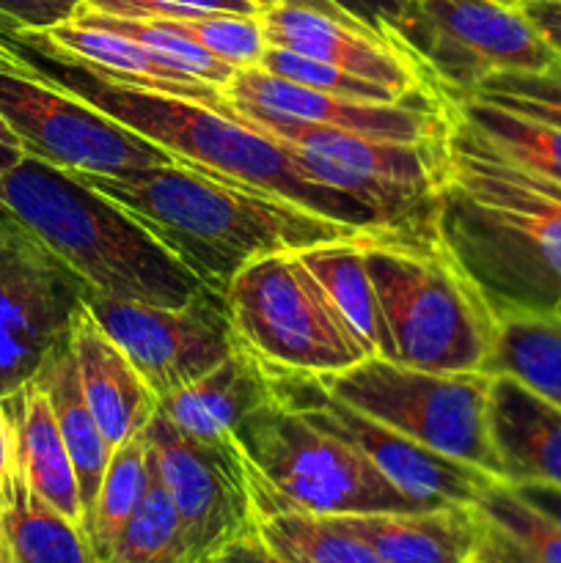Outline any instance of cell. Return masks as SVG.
Masks as SVG:
<instances>
[{"instance_id": "cell-1", "label": "cell", "mask_w": 561, "mask_h": 563, "mask_svg": "<svg viewBox=\"0 0 561 563\" xmlns=\"http://www.w3.org/2000/svg\"><path fill=\"white\" fill-rule=\"evenodd\" d=\"M435 231L493 317H561V187L512 163L454 108Z\"/></svg>"}, {"instance_id": "cell-2", "label": "cell", "mask_w": 561, "mask_h": 563, "mask_svg": "<svg viewBox=\"0 0 561 563\" xmlns=\"http://www.w3.org/2000/svg\"><path fill=\"white\" fill-rule=\"evenodd\" d=\"M0 60L75 93L127 130L165 148L179 163L275 192L297 207L361 231H388L361 201L314 181L278 143L248 126L223 104L212 108L176 93L121 82L86 60L61 53L42 31H28L9 20H0Z\"/></svg>"}, {"instance_id": "cell-3", "label": "cell", "mask_w": 561, "mask_h": 563, "mask_svg": "<svg viewBox=\"0 0 561 563\" xmlns=\"http://www.w3.org/2000/svg\"><path fill=\"white\" fill-rule=\"evenodd\" d=\"M75 176L132 214L220 295L242 267L262 256L377 234L179 159L124 176Z\"/></svg>"}, {"instance_id": "cell-4", "label": "cell", "mask_w": 561, "mask_h": 563, "mask_svg": "<svg viewBox=\"0 0 561 563\" xmlns=\"http://www.w3.org/2000/svg\"><path fill=\"white\" fill-rule=\"evenodd\" d=\"M0 209L42 242L91 295L185 306L201 280L132 214L80 176L22 154L0 176Z\"/></svg>"}, {"instance_id": "cell-5", "label": "cell", "mask_w": 561, "mask_h": 563, "mask_svg": "<svg viewBox=\"0 0 561 563\" xmlns=\"http://www.w3.org/2000/svg\"><path fill=\"white\" fill-rule=\"evenodd\" d=\"M388 333V361L432 372H487L495 317L438 231L361 236Z\"/></svg>"}, {"instance_id": "cell-6", "label": "cell", "mask_w": 561, "mask_h": 563, "mask_svg": "<svg viewBox=\"0 0 561 563\" xmlns=\"http://www.w3.org/2000/svg\"><path fill=\"white\" fill-rule=\"evenodd\" d=\"M245 462L253 506L322 517L418 511L344 434L275 396L231 434Z\"/></svg>"}, {"instance_id": "cell-7", "label": "cell", "mask_w": 561, "mask_h": 563, "mask_svg": "<svg viewBox=\"0 0 561 563\" xmlns=\"http://www.w3.org/2000/svg\"><path fill=\"white\" fill-rule=\"evenodd\" d=\"M223 108L278 143L314 181L361 201L388 231H435L446 181V132L438 141L405 143L324 126L292 124L256 110ZM451 126V124H449Z\"/></svg>"}, {"instance_id": "cell-8", "label": "cell", "mask_w": 561, "mask_h": 563, "mask_svg": "<svg viewBox=\"0 0 561 563\" xmlns=\"http://www.w3.org/2000/svg\"><path fill=\"white\" fill-rule=\"evenodd\" d=\"M223 300L237 346L273 377H328L369 357L300 251L242 267Z\"/></svg>"}, {"instance_id": "cell-9", "label": "cell", "mask_w": 561, "mask_h": 563, "mask_svg": "<svg viewBox=\"0 0 561 563\" xmlns=\"http://www.w3.org/2000/svg\"><path fill=\"white\" fill-rule=\"evenodd\" d=\"M311 379L330 399L504 482L490 440V372H432L366 357L346 372Z\"/></svg>"}, {"instance_id": "cell-10", "label": "cell", "mask_w": 561, "mask_h": 563, "mask_svg": "<svg viewBox=\"0 0 561 563\" xmlns=\"http://www.w3.org/2000/svg\"><path fill=\"white\" fill-rule=\"evenodd\" d=\"M399 47L443 99H468L495 71H539L559 60L522 11L498 0H416Z\"/></svg>"}, {"instance_id": "cell-11", "label": "cell", "mask_w": 561, "mask_h": 563, "mask_svg": "<svg viewBox=\"0 0 561 563\" xmlns=\"http://www.w3.org/2000/svg\"><path fill=\"white\" fill-rule=\"evenodd\" d=\"M0 119L31 157L69 174L124 176L176 163L75 93L0 60Z\"/></svg>"}, {"instance_id": "cell-12", "label": "cell", "mask_w": 561, "mask_h": 563, "mask_svg": "<svg viewBox=\"0 0 561 563\" xmlns=\"http://www.w3.org/2000/svg\"><path fill=\"white\" fill-rule=\"evenodd\" d=\"M86 295V284L0 209V399L69 344Z\"/></svg>"}, {"instance_id": "cell-13", "label": "cell", "mask_w": 561, "mask_h": 563, "mask_svg": "<svg viewBox=\"0 0 561 563\" xmlns=\"http://www.w3.org/2000/svg\"><path fill=\"white\" fill-rule=\"evenodd\" d=\"M86 308L157 399L190 385L237 350L223 295L209 286L185 306L110 300L88 291Z\"/></svg>"}, {"instance_id": "cell-14", "label": "cell", "mask_w": 561, "mask_h": 563, "mask_svg": "<svg viewBox=\"0 0 561 563\" xmlns=\"http://www.w3.org/2000/svg\"><path fill=\"white\" fill-rule=\"evenodd\" d=\"M146 443L152 473L179 515L193 563H204L226 542L256 528V506L234 440L185 438L157 412L146 427Z\"/></svg>"}, {"instance_id": "cell-15", "label": "cell", "mask_w": 561, "mask_h": 563, "mask_svg": "<svg viewBox=\"0 0 561 563\" xmlns=\"http://www.w3.org/2000/svg\"><path fill=\"white\" fill-rule=\"evenodd\" d=\"M275 396L302 416L344 434L405 498L421 509L435 506H476L501 478L438 454L385 423L330 399L311 377H273Z\"/></svg>"}, {"instance_id": "cell-16", "label": "cell", "mask_w": 561, "mask_h": 563, "mask_svg": "<svg viewBox=\"0 0 561 563\" xmlns=\"http://www.w3.org/2000/svg\"><path fill=\"white\" fill-rule=\"evenodd\" d=\"M223 99L237 108L256 110L292 124L324 126V130L355 132L385 141L427 143L449 132L451 104L443 97H413L402 102H363L336 97L300 82L284 80L251 66L237 69L220 88Z\"/></svg>"}, {"instance_id": "cell-17", "label": "cell", "mask_w": 561, "mask_h": 563, "mask_svg": "<svg viewBox=\"0 0 561 563\" xmlns=\"http://www.w3.org/2000/svg\"><path fill=\"white\" fill-rule=\"evenodd\" d=\"M264 38L270 47H284L308 58L324 60L352 71L363 80L383 82L399 93H438L427 71L407 53L374 36L366 27L352 25L339 16L322 14L306 5H270L258 11Z\"/></svg>"}, {"instance_id": "cell-18", "label": "cell", "mask_w": 561, "mask_h": 563, "mask_svg": "<svg viewBox=\"0 0 561 563\" xmlns=\"http://www.w3.org/2000/svg\"><path fill=\"white\" fill-rule=\"evenodd\" d=\"M82 396L102 429L110 449H119L135 434L146 432L157 416L160 399L152 394L121 346L99 328L97 319L82 308L69 339Z\"/></svg>"}, {"instance_id": "cell-19", "label": "cell", "mask_w": 561, "mask_h": 563, "mask_svg": "<svg viewBox=\"0 0 561 563\" xmlns=\"http://www.w3.org/2000/svg\"><path fill=\"white\" fill-rule=\"evenodd\" d=\"M487 418L506 484L561 489V407L512 374H493Z\"/></svg>"}, {"instance_id": "cell-20", "label": "cell", "mask_w": 561, "mask_h": 563, "mask_svg": "<svg viewBox=\"0 0 561 563\" xmlns=\"http://www.w3.org/2000/svg\"><path fill=\"white\" fill-rule=\"evenodd\" d=\"M273 399V374L237 346L207 374L160 399L157 412L185 438L229 443L234 429Z\"/></svg>"}, {"instance_id": "cell-21", "label": "cell", "mask_w": 561, "mask_h": 563, "mask_svg": "<svg viewBox=\"0 0 561 563\" xmlns=\"http://www.w3.org/2000/svg\"><path fill=\"white\" fill-rule=\"evenodd\" d=\"M380 563H465L484 542L476 506L341 517Z\"/></svg>"}, {"instance_id": "cell-22", "label": "cell", "mask_w": 561, "mask_h": 563, "mask_svg": "<svg viewBox=\"0 0 561 563\" xmlns=\"http://www.w3.org/2000/svg\"><path fill=\"white\" fill-rule=\"evenodd\" d=\"M14 429V467L36 498L86 531L80 487L47 394L33 379L14 396H6Z\"/></svg>"}, {"instance_id": "cell-23", "label": "cell", "mask_w": 561, "mask_h": 563, "mask_svg": "<svg viewBox=\"0 0 561 563\" xmlns=\"http://www.w3.org/2000/svg\"><path fill=\"white\" fill-rule=\"evenodd\" d=\"M42 33L61 53L72 55L77 60H86L94 69L105 71V75L116 77L121 82L176 93V97L196 99V102L212 104V108L223 104V93H220L218 86H209V82L185 75L176 66H170L168 60L160 58L157 53L138 44L135 38L121 36V33L110 31V27L69 20Z\"/></svg>"}, {"instance_id": "cell-24", "label": "cell", "mask_w": 561, "mask_h": 563, "mask_svg": "<svg viewBox=\"0 0 561 563\" xmlns=\"http://www.w3.org/2000/svg\"><path fill=\"white\" fill-rule=\"evenodd\" d=\"M36 383L47 394L53 416L58 421L61 438H64L66 451H69L72 465H75L82 511H86L88 522L94 498H97L113 449L105 440L102 429H99L97 418H94L91 407H88L86 396H82L80 377H77V366L69 344L50 357L47 366L36 374Z\"/></svg>"}, {"instance_id": "cell-25", "label": "cell", "mask_w": 561, "mask_h": 563, "mask_svg": "<svg viewBox=\"0 0 561 563\" xmlns=\"http://www.w3.org/2000/svg\"><path fill=\"white\" fill-rule=\"evenodd\" d=\"M3 559L0 563H94L86 531L31 493L11 473L3 495Z\"/></svg>"}, {"instance_id": "cell-26", "label": "cell", "mask_w": 561, "mask_h": 563, "mask_svg": "<svg viewBox=\"0 0 561 563\" xmlns=\"http://www.w3.org/2000/svg\"><path fill=\"white\" fill-rule=\"evenodd\" d=\"M300 258L328 291L336 311L355 333L369 357H388V333H385L372 275L363 262L361 236L308 247V251H300Z\"/></svg>"}, {"instance_id": "cell-27", "label": "cell", "mask_w": 561, "mask_h": 563, "mask_svg": "<svg viewBox=\"0 0 561 563\" xmlns=\"http://www.w3.org/2000/svg\"><path fill=\"white\" fill-rule=\"evenodd\" d=\"M490 374H512L561 407V317L501 313L495 317V350Z\"/></svg>"}, {"instance_id": "cell-28", "label": "cell", "mask_w": 561, "mask_h": 563, "mask_svg": "<svg viewBox=\"0 0 561 563\" xmlns=\"http://www.w3.org/2000/svg\"><path fill=\"white\" fill-rule=\"evenodd\" d=\"M256 533L284 563H380L341 517L264 509L256 511Z\"/></svg>"}, {"instance_id": "cell-29", "label": "cell", "mask_w": 561, "mask_h": 563, "mask_svg": "<svg viewBox=\"0 0 561 563\" xmlns=\"http://www.w3.org/2000/svg\"><path fill=\"white\" fill-rule=\"evenodd\" d=\"M446 102L512 163L561 187V126L482 99H446Z\"/></svg>"}, {"instance_id": "cell-30", "label": "cell", "mask_w": 561, "mask_h": 563, "mask_svg": "<svg viewBox=\"0 0 561 563\" xmlns=\"http://www.w3.org/2000/svg\"><path fill=\"white\" fill-rule=\"evenodd\" d=\"M484 548L504 563H561V526L534 509L506 482H495L476 504Z\"/></svg>"}, {"instance_id": "cell-31", "label": "cell", "mask_w": 561, "mask_h": 563, "mask_svg": "<svg viewBox=\"0 0 561 563\" xmlns=\"http://www.w3.org/2000/svg\"><path fill=\"white\" fill-rule=\"evenodd\" d=\"M148 484H152V462H148L146 432H141L113 451L97 498H94L86 522L94 563L102 561L113 548L116 537L124 531L141 500L146 498Z\"/></svg>"}, {"instance_id": "cell-32", "label": "cell", "mask_w": 561, "mask_h": 563, "mask_svg": "<svg viewBox=\"0 0 561 563\" xmlns=\"http://www.w3.org/2000/svg\"><path fill=\"white\" fill-rule=\"evenodd\" d=\"M99 563H193L179 515L154 473L146 498Z\"/></svg>"}, {"instance_id": "cell-33", "label": "cell", "mask_w": 561, "mask_h": 563, "mask_svg": "<svg viewBox=\"0 0 561 563\" xmlns=\"http://www.w3.org/2000/svg\"><path fill=\"white\" fill-rule=\"evenodd\" d=\"M75 20L88 22V25L110 27V31L121 33V36L135 38L138 44L148 47L152 53H157L160 58L168 60L170 66H176L185 75L196 77V80L209 82V86L223 88L226 82L234 75V66L223 64V60L215 58L212 53H207L204 47H198L193 38H187L185 33L176 31L170 22L163 20H127V16H108L97 14V11L80 9L75 14Z\"/></svg>"}, {"instance_id": "cell-34", "label": "cell", "mask_w": 561, "mask_h": 563, "mask_svg": "<svg viewBox=\"0 0 561 563\" xmlns=\"http://www.w3.org/2000/svg\"><path fill=\"white\" fill-rule=\"evenodd\" d=\"M258 69L270 71L275 77H284V80L300 82V86L317 88V91L336 93V97L346 99H363V102H402V99L413 97H438V93H399L394 88L383 86V82L363 80V77L352 75V71L339 69L333 64H324V60L308 58V55L292 53L284 47H270L264 49L262 60H258Z\"/></svg>"}, {"instance_id": "cell-35", "label": "cell", "mask_w": 561, "mask_h": 563, "mask_svg": "<svg viewBox=\"0 0 561 563\" xmlns=\"http://www.w3.org/2000/svg\"><path fill=\"white\" fill-rule=\"evenodd\" d=\"M170 22L179 33L212 53L234 69L258 66L267 38H264L258 14H207L196 20H163Z\"/></svg>"}, {"instance_id": "cell-36", "label": "cell", "mask_w": 561, "mask_h": 563, "mask_svg": "<svg viewBox=\"0 0 561 563\" xmlns=\"http://www.w3.org/2000/svg\"><path fill=\"white\" fill-rule=\"evenodd\" d=\"M468 99H482L561 126V60L539 71H495Z\"/></svg>"}, {"instance_id": "cell-37", "label": "cell", "mask_w": 561, "mask_h": 563, "mask_svg": "<svg viewBox=\"0 0 561 563\" xmlns=\"http://www.w3.org/2000/svg\"><path fill=\"white\" fill-rule=\"evenodd\" d=\"M80 9L127 20H196L207 14H258L256 0H82Z\"/></svg>"}, {"instance_id": "cell-38", "label": "cell", "mask_w": 561, "mask_h": 563, "mask_svg": "<svg viewBox=\"0 0 561 563\" xmlns=\"http://www.w3.org/2000/svg\"><path fill=\"white\" fill-rule=\"evenodd\" d=\"M330 3L339 11H344L358 25L372 31L374 36L385 38L388 44L399 47L402 31H405L407 20H410L416 0H330Z\"/></svg>"}, {"instance_id": "cell-39", "label": "cell", "mask_w": 561, "mask_h": 563, "mask_svg": "<svg viewBox=\"0 0 561 563\" xmlns=\"http://www.w3.org/2000/svg\"><path fill=\"white\" fill-rule=\"evenodd\" d=\"M82 0H0V20L28 31H50L61 22L75 20Z\"/></svg>"}, {"instance_id": "cell-40", "label": "cell", "mask_w": 561, "mask_h": 563, "mask_svg": "<svg viewBox=\"0 0 561 563\" xmlns=\"http://www.w3.org/2000/svg\"><path fill=\"white\" fill-rule=\"evenodd\" d=\"M517 9L561 60V0H517Z\"/></svg>"}, {"instance_id": "cell-41", "label": "cell", "mask_w": 561, "mask_h": 563, "mask_svg": "<svg viewBox=\"0 0 561 563\" xmlns=\"http://www.w3.org/2000/svg\"><path fill=\"white\" fill-rule=\"evenodd\" d=\"M204 563H284L273 550L264 544V539L258 537L256 528L240 533L231 542H226L218 553L209 555Z\"/></svg>"}, {"instance_id": "cell-42", "label": "cell", "mask_w": 561, "mask_h": 563, "mask_svg": "<svg viewBox=\"0 0 561 563\" xmlns=\"http://www.w3.org/2000/svg\"><path fill=\"white\" fill-rule=\"evenodd\" d=\"M526 504L561 526V489L550 484H509Z\"/></svg>"}, {"instance_id": "cell-43", "label": "cell", "mask_w": 561, "mask_h": 563, "mask_svg": "<svg viewBox=\"0 0 561 563\" xmlns=\"http://www.w3.org/2000/svg\"><path fill=\"white\" fill-rule=\"evenodd\" d=\"M11 473H14V429H11L6 399H0V495H3Z\"/></svg>"}, {"instance_id": "cell-44", "label": "cell", "mask_w": 561, "mask_h": 563, "mask_svg": "<svg viewBox=\"0 0 561 563\" xmlns=\"http://www.w3.org/2000/svg\"><path fill=\"white\" fill-rule=\"evenodd\" d=\"M22 154H25V148H22L20 137H16L14 132L6 126V121L0 119V176H3L11 165L20 163Z\"/></svg>"}, {"instance_id": "cell-45", "label": "cell", "mask_w": 561, "mask_h": 563, "mask_svg": "<svg viewBox=\"0 0 561 563\" xmlns=\"http://www.w3.org/2000/svg\"><path fill=\"white\" fill-rule=\"evenodd\" d=\"M256 3L262 5V9H270V5H284V3H289V5H306V9H317V11H322V14L339 16V20L352 22V25H358L355 20H350V16L344 14V11L336 9V5L330 3V0H256ZM361 27H363V25H361ZM369 33H372V31H369Z\"/></svg>"}, {"instance_id": "cell-46", "label": "cell", "mask_w": 561, "mask_h": 563, "mask_svg": "<svg viewBox=\"0 0 561 563\" xmlns=\"http://www.w3.org/2000/svg\"><path fill=\"white\" fill-rule=\"evenodd\" d=\"M0 559H3V506H0Z\"/></svg>"}, {"instance_id": "cell-47", "label": "cell", "mask_w": 561, "mask_h": 563, "mask_svg": "<svg viewBox=\"0 0 561 563\" xmlns=\"http://www.w3.org/2000/svg\"><path fill=\"white\" fill-rule=\"evenodd\" d=\"M465 563H487V559H484V553H482V548H479V553L471 555V559H468Z\"/></svg>"}, {"instance_id": "cell-48", "label": "cell", "mask_w": 561, "mask_h": 563, "mask_svg": "<svg viewBox=\"0 0 561 563\" xmlns=\"http://www.w3.org/2000/svg\"><path fill=\"white\" fill-rule=\"evenodd\" d=\"M482 553H484V559H487V563H498V559H493V553H490V550L484 548V542H482Z\"/></svg>"}, {"instance_id": "cell-49", "label": "cell", "mask_w": 561, "mask_h": 563, "mask_svg": "<svg viewBox=\"0 0 561 563\" xmlns=\"http://www.w3.org/2000/svg\"><path fill=\"white\" fill-rule=\"evenodd\" d=\"M498 3H506V5H517V0H498Z\"/></svg>"}, {"instance_id": "cell-50", "label": "cell", "mask_w": 561, "mask_h": 563, "mask_svg": "<svg viewBox=\"0 0 561 563\" xmlns=\"http://www.w3.org/2000/svg\"><path fill=\"white\" fill-rule=\"evenodd\" d=\"M493 559H498V555H493ZM498 563H504V561H501V559H498Z\"/></svg>"}]
</instances>
